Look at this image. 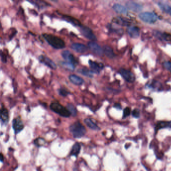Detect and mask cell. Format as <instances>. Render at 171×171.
Masks as SVG:
<instances>
[{
	"label": "cell",
	"instance_id": "8",
	"mask_svg": "<svg viewBox=\"0 0 171 171\" xmlns=\"http://www.w3.org/2000/svg\"><path fill=\"white\" fill-rule=\"evenodd\" d=\"M39 60L42 63L44 64V65L47 66L52 69L55 70L57 68L56 64L50 58L48 57L41 55L39 57Z\"/></svg>",
	"mask_w": 171,
	"mask_h": 171
},
{
	"label": "cell",
	"instance_id": "27",
	"mask_svg": "<svg viewBox=\"0 0 171 171\" xmlns=\"http://www.w3.org/2000/svg\"><path fill=\"white\" fill-rule=\"evenodd\" d=\"M66 108L69 111L71 115L73 117H76L77 115V111L75 107L71 103H68L67 105Z\"/></svg>",
	"mask_w": 171,
	"mask_h": 171
},
{
	"label": "cell",
	"instance_id": "35",
	"mask_svg": "<svg viewBox=\"0 0 171 171\" xmlns=\"http://www.w3.org/2000/svg\"><path fill=\"white\" fill-rule=\"evenodd\" d=\"M114 107L116 108L117 109H121V105H120V103H115V105H114Z\"/></svg>",
	"mask_w": 171,
	"mask_h": 171
},
{
	"label": "cell",
	"instance_id": "29",
	"mask_svg": "<svg viewBox=\"0 0 171 171\" xmlns=\"http://www.w3.org/2000/svg\"><path fill=\"white\" fill-rule=\"evenodd\" d=\"M31 3L33 4L34 5H35L36 6L38 7L39 8L40 7H43L48 6L49 4L46 3L44 1H29Z\"/></svg>",
	"mask_w": 171,
	"mask_h": 171
},
{
	"label": "cell",
	"instance_id": "9",
	"mask_svg": "<svg viewBox=\"0 0 171 171\" xmlns=\"http://www.w3.org/2000/svg\"><path fill=\"white\" fill-rule=\"evenodd\" d=\"M120 74L122 76V77L128 82H133L135 81V76L134 74L128 70L125 69L124 68H121L119 71Z\"/></svg>",
	"mask_w": 171,
	"mask_h": 171
},
{
	"label": "cell",
	"instance_id": "24",
	"mask_svg": "<svg viewBox=\"0 0 171 171\" xmlns=\"http://www.w3.org/2000/svg\"><path fill=\"white\" fill-rule=\"evenodd\" d=\"M112 22L114 23H116L120 25H123V26L127 25L129 23V21L127 19H124L123 18L118 17L113 19Z\"/></svg>",
	"mask_w": 171,
	"mask_h": 171
},
{
	"label": "cell",
	"instance_id": "36",
	"mask_svg": "<svg viewBox=\"0 0 171 171\" xmlns=\"http://www.w3.org/2000/svg\"><path fill=\"white\" fill-rule=\"evenodd\" d=\"M3 160H4L3 155V154H1V162H3Z\"/></svg>",
	"mask_w": 171,
	"mask_h": 171
},
{
	"label": "cell",
	"instance_id": "30",
	"mask_svg": "<svg viewBox=\"0 0 171 171\" xmlns=\"http://www.w3.org/2000/svg\"><path fill=\"white\" fill-rule=\"evenodd\" d=\"M59 95L63 97H65L69 94V92L65 88H60L58 90Z\"/></svg>",
	"mask_w": 171,
	"mask_h": 171
},
{
	"label": "cell",
	"instance_id": "34",
	"mask_svg": "<svg viewBox=\"0 0 171 171\" xmlns=\"http://www.w3.org/2000/svg\"><path fill=\"white\" fill-rule=\"evenodd\" d=\"M1 60L2 62L4 63H6L7 61V56L5 53L2 51H1Z\"/></svg>",
	"mask_w": 171,
	"mask_h": 171
},
{
	"label": "cell",
	"instance_id": "33",
	"mask_svg": "<svg viewBox=\"0 0 171 171\" xmlns=\"http://www.w3.org/2000/svg\"><path fill=\"white\" fill-rule=\"evenodd\" d=\"M132 115L135 118H139L140 116V112L138 109H135L132 112Z\"/></svg>",
	"mask_w": 171,
	"mask_h": 171
},
{
	"label": "cell",
	"instance_id": "6",
	"mask_svg": "<svg viewBox=\"0 0 171 171\" xmlns=\"http://www.w3.org/2000/svg\"><path fill=\"white\" fill-rule=\"evenodd\" d=\"M87 46L90 50L97 56H102L104 54L103 48L94 41L88 42Z\"/></svg>",
	"mask_w": 171,
	"mask_h": 171
},
{
	"label": "cell",
	"instance_id": "14",
	"mask_svg": "<svg viewBox=\"0 0 171 171\" xmlns=\"http://www.w3.org/2000/svg\"><path fill=\"white\" fill-rule=\"evenodd\" d=\"M1 120L2 123L5 124H7L9 120V112L6 108L4 106H2L1 109Z\"/></svg>",
	"mask_w": 171,
	"mask_h": 171
},
{
	"label": "cell",
	"instance_id": "18",
	"mask_svg": "<svg viewBox=\"0 0 171 171\" xmlns=\"http://www.w3.org/2000/svg\"><path fill=\"white\" fill-rule=\"evenodd\" d=\"M84 122L89 128L94 130H100V128L97 124L93 121V119L90 118H85L84 120Z\"/></svg>",
	"mask_w": 171,
	"mask_h": 171
},
{
	"label": "cell",
	"instance_id": "32",
	"mask_svg": "<svg viewBox=\"0 0 171 171\" xmlns=\"http://www.w3.org/2000/svg\"><path fill=\"white\" fill-rule=\"evenodd\" d=\"M163 66L166 70L171 72V62L166 61L163 63Z\"/></svg>",
	"mask_w": 171,
	"mask_h": 171
},
{
	"label": "cell",
	"instance_id": "13",
	"mask_svg": "<svg viewBox=\"0 0 171 171\" xmlns=\"http://www.w3.org/2000/svg\"><path fill=\"white\" fill-rule=\"evenodd\" d=\"M126 7L127 9L135 12H139V11H142V6L139 4L135 2L129 1L126 3Z\"/></svg>",
	"mask_w": 171,
	"mask_h": 171
},
{
	"label": "cell",
	"instance_id": "15",
	"mask_svg": "<svg viewBox=\"0 0 171 171\" xmlns=\"http://www.w3.org/2000/svg\"><path fill=\"white\" fill-rule=\"evenodd\" d=\"M69 79L71 83L76 85H81L84 83V80L81 77L75 74H71L69 76Z\"/></svg>",
	"mask_w": 171,
	"mask_h": 171
},
{
	"label": "cell",
	"instance_id": "17",
	"mask_svg": "<svg viewBox=\"0 0 171 171\" xmlns=\"http://www.w3.org/2000/svg\"><path fill=\"white\" fill-rule=\"evenodd\" d=\"M63 20L68 22L69 23H71V24H72L74 26H79V27L82 26L81 23L78 20H77L74 17H71L70 16L63 15Z\"/></svg>",
	"mask_w": 171,
	"mask_h": 171
},
{
	"label": "cell",
	"instance_id": "25",
	"mask_svg": "<svg viewBox=\"0 0 171 171\" xmlns=\"http://www.w3.org/2000/svg\"><path fill=\"white\" fill-rule=\"evenodd\" d=\"M78 72L80 74H82L83 75L87 77H90V78L93 77V72L91 71V70L88 69L87 68H82V69L78 70Z\"/></svg>",
	"mask_w": 171,
	"mask_h": 171
},
{
	"label": "cell",
	"instance_id": "12",
	"mask_svg": "<svg viewBox=\"0 0 171 171\" xmlns=\"http://www.w3.org/2000/svg\"><path fill=\"white\" fill-rule=\"evenodd\" d=\"M71 48L72 49L78 53H84L88 49V47L87 46L79 43H72L71 44Z\"/></svg>",
	"mask_w": 171,
	"mask_h": 171
},
{
	"label": "cell",
	"instance_id": "23",
	"mask_svg": "<svg viewBox=\"0 0 171 171\" xmlns=\"http://www.w3.org/2000/svg\"><path fill=\"white\" fill-rule=\"evenodd\" d=\"M158 6L162 11L171 16V6L163 2L159 3Z\"/></svg>",
	"mask_w": 171,
	"mask_h": 171
},
{
	"label": "cell",
	"instance_id": "1",
	"mask_svg": "<svg viewBox=\"0 0 171 171\" xmlns=\"http://www.w3.org/2000/svg\"><path fill=\"white\" fill-rule=\"evenodd\" d=\"M43 38L50 46L56 49H60L65 47V42L62 38L51 34H42Z\"/></svg>",
	"mask_w": 171,
	"mask_h": 171
},
{
	"label": "cell",
	"instance_id": "16",
	"mask_svg": "<svg viewBox=\"0 0 171 171\" xmlns=\"http://www.w3.org/2000/svg\"><path fill=\"white\" fill-rule=\"evenodd\" d=\"M127 33L131 38H137L139 36V28L135 26L129 27L127 30Z\"/></svg>",
	"mask_w": 171,
	"mask_h": 171
},
{
	"label": "cell",
	"instance_id": "4",
	"mask_svg": "<svg viewBox=\"0 0 171 171\" xmlns=\"http://www.w3.org/2000/svg\"><path fill=\"white\" fill-rule=\"evenodd\" d=\"M139 18L142 21L145 23L153 24L157 20V16L156 14L151 12H144L139 14Z\"/></svg>",
	"mask_w": 171,
	"mask_h": 171
},
{
	"label": "cell",
	"instance_id": "3",
	"mask_svg": "<svg viewBox=\"0 0 171 171\" xmlns=\"http://www.w3.org/2000/svg\"><path fill=\"white\" fill-rule=\"evenodd\" d=\"M50 108L53 112L64 118H69L71 114L66 108L61 105L59 102L55 101L50 105Z\"/></svg>",
	"mask_w": 171,
	"mask_h": 171
},
{
	"label": "cell",
	"instance_id": "28",
	"mask_svg": "<svg viewBox=\"0 0 171 171\" xmlns=\"http://www.w3.org/2000/svg\"><path fill=\"white\" fill-rule=\"evenodd\" d=\"M45 143V141L43 138H37L36 139H35L34 141V144L38 147H41L44 145V144Z\"/></svg>",
	"mask_w": 171,
	"mask_h": 171
},
{
	"label": "cell",
	"instance_id": "19",
	"mask_svg": "<svg viewBox=\"0 0 171 171\" xmlns=\"http://www.w3.org/2000/svg\"><path fill=\"white\" fill-rule=\"evenodd\" d=\"M165 128H171V121H159L157 123V124H156L155 131L157 132L160 129Z\"/></svg>",
	"mask_w": 171,
	"mask_h": 171
},
{
	"label": "cell",
	"instance_id": "2",
	"mask_svg": "<svg viewBox=\"0 0 171 171\" xmlns=\"http://www.w3.org/2000/svg\"><path fill=\"white\" fill-rule=\"evenodd\" d=\"M70 132L74 138L78 139L84 136L87 133V129L79 121L71 124L69 127Z\"/></svg>",
	"mask_w": 171,
	"mask_h": 171
},
{
	"label": "cell",
	"instance_id": "22",
	"mask_svg": "<svg viewBox=\"0 0 171 171\" xmlns=\"http://www.w3.org/2000/svg\"><path fill=\"white\" fill-rule=\"evenodd\" d=\"M103 52L104 54L106 55L109 58H113L115 56L114 53V51L111 47L108 45H105L103 47Z\"/></svg>",
	"mask_w": 171,
	"mask_h": 171
},
{
	"label": "cell",
	"instance_id": "26",
	"mask_svg": "<svg viewBox=\"0 0 171 171\" xmlns=\"http://www.w3.org/2000/svg\"><path fill=\"white\" fill-rule=\"evenodd\" d=\"M60 64L64 68L66 69L69 71H73L75 69V65L70 62L62 61L60 62Z\"/></svg>",
	"mask_w": 171,
	"mask_h": 171
},
{
	"label": "cell",
	"instance_id": "5",
	"mask_svg": "<svg viewBox=\"0 0 171 171\" xmlns=\"http://www.w3.org/2000/svg\"><path fill=\"white\" fill-rule=\"evenodd\" d=\"M80 32L87 39L94 41L97 40V38L96 35L93 32V30L87 26H82L80 27Z\"/></svg>",
	"mask_w": 171,
	"mask_h": 171
},
{
	"label": "cell",
	"instance_id": "10",
	"mask_svg": "<svg viewBox=\"0 0 171 171\" xmlns=\"http://www.w3.org/2000/svg\"><path fill=\"white\" fill-rule=\"evenodd\" d=\"M62 57L66 62H70L75 65L77 63V61L73 54L68 50H64L61 53Z\"/></svg>",
	"mask_w": 171,
	"mask_h": 171
},
{
	"label": "cell",
	"instance_id": "21",
	"mask_svg": "<svg viewBox=\"0 0 171 171\" xmlns=\"http://www.w3.org/2000/svg\"><path fill=\"white\" fill-rule=\"evenodd\" d=\"M81 150V145L78 142H76L74 145H73L71 151L70 153V156H75L77 157L80 153Z\"/></svg>",
	"mask_w": 171,
	"mask_h": 171
},
{
	"label": "cell",
	"instance_id": "7",
	"mask_svg": "<svg viewBox=\"0 0 171 171\" xmlns=\"http://www.w3.org/2000/svg\"><path fill=\"white\" fill-rule=\"evenodd\" d=\"M12 127L15 135H17L23 130L24 126L21 118H20V117L14 118V120H13Z\"/></svg>",
	"mask_w": 171,
	"mask_h": 171
},
{
	"label": "cell",
	"instance_id": "11",
	"mask_svg": "<svg viewBox=\"0 0 171 171\" xmlns=\"http://www.w3.org/2000/svg\"><path fill=\"white\" fill-rule=\"evenodd\" d=\"M88 63L90 64V67L91 68V71L94 73L99 74L104 67L103 64L98 63V62L91 60H90Z\"/></svg>",
	"mask_w": 171,
	"mask_h": 171
},
{
	"label": "cell",
	"instance_id": "31",
	"mask_svg": "<svg viewBox=\"0 0 171 171\" xmlns=\"http://www.w3.org/2000/svg\"><path fill=\"white\" fill-rule=\"evenodd\" d=\"M131 110L130 108H126L124 110L123 112V118H126L127 117H129L130 115Z\"/></svg>",
	"mask_w": 171,
	"mask_h": 171
},
{
	"label": "cell",
	"instance_id": "20",
	"mask_svg": "<svg viewBox=\"0 0 171 171\" xmlns=\"http://www.w3.org/2000/svg\"><path fill=\"white\" fill-rule=\"evenodd\" d=\"M112 8L115 12L120 14H127V8L118 4H115L112 7Z\"/></svg>",
	"mask_w": 171,
	"mask_h": 171
}]
</instances>
